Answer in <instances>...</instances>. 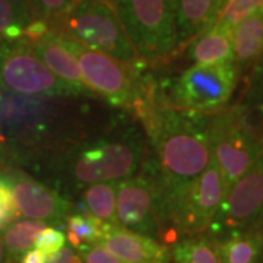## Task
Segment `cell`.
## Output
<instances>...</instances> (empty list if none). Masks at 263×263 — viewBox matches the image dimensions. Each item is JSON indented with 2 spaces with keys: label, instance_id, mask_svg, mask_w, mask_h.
Listing matches in <instances>:
<instances>
[{
  "label": "cell",
  "instance_id": "obj_29",
  "mask_svg": "<svg viewBox=\"0 0 263 263\" xmlns=\"http://www.w3.org/2000/svg\"><path fill=\"white\" fill-rule=\"evenodd\" d=\"M249 98L250 101H260L263 98V50L257 63L254 65L253 70L249 79Z\"/></svg>",
  "mask_w": 263,
  "mask_h": 263
},
{
  "label": "cell",
  "instance_id": "obj_25",
  "mask_svg": "<svg viewBox=\"0 0 263 263\" xmlns=\"http://www.w3.org/2000/svg\"><path fill=\"white\" fill-rule=\"evenodd\" d=\"M263 6V0H227L219 12L216 22L224 28L233 29Z\"/></svg>",
  "mask_w": 263,
  "mask_h": 263
},
{
  "label": "cell",
  "instance_id": "obj_31",
  "mask_svg": "<svg viewBox=\"0 0 263 263\" xmlns=\"http://www.w3.org/2000/svg\"><path fill=\"white\" fill-rule=\"evenodd\" d=\"M18 216V212H15V211H12V209L0 203V230H6L8 227L12 226Z\"/></svg>",
  "mask_w": 263,
  "mask_h": 263
},
{
  "label": "cell",
  "instance_id": "obj_17",
  "mask_svg": "<svg viewBox=\"0 0 263 263\" xmlns=\"http://www.w3.org/2000/svg\"><path fill=\"white\" fill-rule=\"evenodd\" d=\"M183 51L187 60L202 65L234 62L233 31L215 22L211 28L197 35Z\"/></svg>",
  "mask_w": 263,
  "mask_h": 263
},
{
  "label": "cell",
  "instance_id": "obj_20",
  "mask_svg": "<svg viewBox=\"0 0 263 263\" xmlns=\"http://www.w3.org/2000/svg\"><path fill=\"white\" fill-rule=\"evenodd\" d=\"M170 253L176 263H221L219 240L208 234L179 238Z\"/></svg>",
  "mask_w": 263,
  "mask_h": 263
},
{
  "label": "cell",
  "instance_id": "obj_8",
  "mask_svg": "<svg viewBox=\"0 0 263 263\" xmlns=\"http://www.w3.org/2000/svg\"><path fill=\"white\" fill-rule=\"evenodd\" d=\"M0 89L43 98L95 97L88 88L57 78L25 40H0Z\"/></svg>",
  "mask_w": 263,
  "mask_h": 263
},
{
  "label": "cell",
  "instance_id": "obj_10",
  "mask_svg": "<svg viewBox=\"0 0 263 263\" xmlns=\"http://www.w3.org/2000/svg\"><path fill=\"white\" fill-rule=\"evenodd\" d=\"M226 195V184L215 157L212 155L203 173L193 180L173 203L168 215V241L179 237L203 234L214 221Z\"/></svg>",
  "mask_w": 263,
  "mask_h": 263
},
{
  "label": "cell",
  "instance_id": "obj_3",
  "mask_svg": "<svg viewBox=\"0 0 263 263\" xmlns=\"http://www.w3.org/2000/svg\"><path fill=\"white\" fill-rule=\"evenodd\" d=\"M146 142L139 132L129 129L111 136L73 142L54 160L79 187L110 183L139 174L146 160Z\"/></svg>",
  "mask_w": 263,
  "mask_h": 263
},
{
  "label": "cell",
  "instance_id": "obj_19",
  "mask_svg": "<svg viewBox=\"0 0 263 263\" xmlns=\"http://www.w3.org/2000/svg\"><path fill=\"white\" fill-rule=\"evenodd\" d=\"M221 263H260L263 254V222L219 240Z\"/></svg>",
  "mask_w": 263,
  "mask_h": 263
},
{
  "label": "cell",
  "instance_id": "obj_13",
  "mask_svg": "<svg viewBox=\"0 0 263 263\" xmlns=\"http://www.w3.org/2000/svg\"><path fill=\"white\" fill-rule=\"evenodd\" d=\"M0 174L12 189L19 215L44 224L65 226L66 218L73 209L70 200L15 167L0 170Z\"/></svg>",
  "mask_w": 263,
  "mask_h": 263
},
{
  "label": "cell",
  "instance_id": "obj_18",
  "mask_svg": "<svg viewBox=\"0 0 263 263\" xmlns=\"http://www.w3.org/2000/svg\"><path fill=\"white\" fill-rule=\"evenodd\" d=\"M233 48L240 75L253 70L263 50V6L233 29Z\"/></svg>",
  "mask_w": 263,
  "mask_h": 263
},
{
  "label": "cell",
  "instance_id": "obj_12",
  "mask_svg": "<svg viewBox=\"0 0 263 263\" xmlns=\"http://www.w3.org/2000/svg\"><path fill=\"white\" fill-rule=\"evenodd\" d=\"M263 222V155L224 195L208 235L221 240Z\"/></svg>",
  "mask_w": 263,
  "mask_h": 263
},
{
  "label": "cell",
  "instance_id": "obj_1",
  "mask_svg": "<svg viewBox=\"0 0 263 263\" xmlns=\"http://www.w3.org/2000/svg\"><path fill=\"white\" fill-rule=\"evenodd\" d=\"M135 117L142 123L154 152V160H145L142 170L148 171L160 187L165 215L164 245H167L170 209L184 189L203 173L212 157L209 116L170 105L158 86Z\"/></svg>",
  "mask_w": 263,
  "mask_h": 263
},
{
  "label": "cell",
  "instance_id": "obj_33",
  "mask_svg": "<svg viewBox=\"0 0 263 263\" xmlns=\"http://www.w3.org/2000/svg\"><path fill=\"white\" fill-rule=\"evenodd\" d=\"M0 263H8L6 247H5V241H3V237H2V234H0Z\"/></svg>",
  "mask_w": 263,
  "mask_h": 263
},
{
  "label": "cell",
  "instance_id": "obj_23",
  "mask_svg": "<svg viewBox=\"0 0 263 263\" xmlns=\"http://www.w3.org/2000/svg\"><path fill=\"white\" fill-rule=\"evenodd\" d=\"M32 21L28 0H0V40H21Z\"/></svg>",
  "mask_w": 263,
  "mask_h": 263
},
{
  "label": "cell",
  "instance_id": "obj_5",
  "mask_svg": "<svg viewBox=\"0 0 263 263\" xmlns=\"http://www.w3.org/2000/svg\"><path fill=\"white\" fill-rule=\"evenodd\" d=\"M257 104H235L209 116L211 149L221 170L226 192L263 155V110Z\"/></svg>",
  "mask_w": 263,
  "mask_h": 263
},
{
  "label": "cell",
  "instance_id": "obj_22",
  "mask_svg": "<svg viewBox=\"0 0 263 263\" xmlns=\"http://www.w3.org/2000/svg\"><path fill=\"white\" fill-rule=\"evenodd\" d=\"M105 222L91 215L89 212L69 214L65 221L66 240L75 249H84L100 243L104 234Z\"/></svg>",
  "mask_w": 263,
  "mask_h": 263
},
{
  "label": "cell",
  "instance_id": "obj_14",
  "mask_svg": "<svg viewBox=\"0 0 263 263\" xmlns=\"http://www.w3.org/2000/svg\"><path fill=\"white\" fill-rule=\"evenodd\" d=\"M98 245L116 257L130 263H170L171 260V253L164 243L122 226L105 224Z\"/></svg>",
  "mask_w": 263,
  "mask_h": 263
},
{
  "label": "cell",
  "instance_id": "obj_24",
  "mask_svg": "<svg viewBox=\"0 0 263 263\" xmlns=\"http://www.w3.org/2000/svg\"><path fill=\"white\" fill-rule=\"evenodd\" d=\"M82 197L91 215L105 224L119 226L116 214V181L91 184L85 189Z\"/></svg>",
  "mask_w": 263,
  "mask_h": 263
},
{
  "label": "cell",
  "instance_id": "obj_28",
  "mask_svg": "<svg viewBox=\"0 0 263 263\" xmlns=\"http://www.w3.org/2000/svg\"><path fill=\"white\" fill-rule=\"evenodd\" d=\"M79 256L84 263H130L116 257L100 245L79 249Z\"/></svg>",
  "mask_w": 263,
  "mask_h": 263
},
{
  "label": "cell",
  "instance_id": "obj_6",
  "mask_svg": "<svg viewBox=\"0 0 263 263\" xmlns=\"http://www.w3.org/2000/svg\"><path fill=\"white\" fill-rule=\"evenodd\" d=\"M48 24L85 47L126 65L148 67L132 46L113 3L107 0H78L63 16Z\"/></svg>",
  "mask_w": 263,
  "mask_h": 263
},
{
  "label": "cell",
  "instance_id": "obj_34",
  "mask_svg": "<svg viewBox=\"0 0 263 263\" xmlns=\"http://www.w3.org/2000/svg\"><path fill=\"white\" fill-rule=\"evenodd\" d=\"M107 2H110V3H113V2H116V0H107Z\"/></svg>",
  "mask_w": 263,
  "mask_h": 263
},
{
  "label": "cell",
  "instance_id": "obj_27",
  "mask_svg": "<svg viewBox=\"0 0 263 263\" xmlns=\"http://www.w3.org/2000/svg\"><path fill=\"white\" fill-rule=\"evenodd\" d=\"M66 245V235L54 227H46L35 238V249L41 250L46 256H53L60 252Z\"/></svg>",
  "mask_w": 263,
  "mask_h": 263
},
{
  "label": "cell",
  "instance_id": "obj_21",
  "mask_svg": "<svg viewBox=\"0 0 263 263\" xmlns=\"http://www.w3.org/2000/svg\"><path fill=\"white\" fill-rule=\"evenodd\" d=\"M47 227V224L34 219H24L13 222L5 230V247L8 254V263H19L22 256L31 250L37 235Z\"/></svg>",
  "mask_w": 263,
  "mask_h": 263
},
{
  "label": "cell",
  "instance_id": "obj_9",
  "mask_svg": "<svg viewBox=\"0 0 263 263\" xmlns=\"http://www.w3.org/2000/svg\"><path fill=\"white\" fill-rule=\"evenodd\" d=\"M240 78L235 62L195 63L181 72L165 91L164 100L183 111L212 116L227 108Z\"/></svg>",
  "mask_w": 263,
  "mask_h": 263
},
{
  "label": "cell",
  "instance_id": "obj_7",
  "mask_svg": "<svg viewBox=\"0 0 263 263\" xmlns=\"http://www.w3.org/2000/svg\"><path fill=\"white\" fill-rule=\"evenodd\" d=\"M113 6L145 65H162L177 56L173 0H116Z\"/></svg>",
  "mask_w": 263,
  "mask_h": 263
},
{
  "label": "cell",
  "instance_id": "obj_30",
  "mask_svg": "<svg viewBox=\"0 0 263 263\" xmlns=\"http://www.w3.org/2000/svg\"><path fill=\"white\" fill-rule=\"evenodd\" d=\"M47 263H82V259L72 247L65 246L60 252H57L53 256H48Z\"/></svg>",
  "mask_w": 263,
  "mask_h": 263
},
{
  "label": "cell",
  "instance_id": "obj_15",
  "mask_svg": "<svg viewBox=\"0 0 263 263\" xmlns=\"http://www.w3.org/2000/svg\"><path fill=\"white\" fill-rule=\"evenodd\" d=\"M227 0H173L177 54L208 28L219 16Z\"/></svg>",
  "mask_w": 263,
  "mask_h": 263
},
{
  "label": "cell",
  "instance_id": "obj_4",
  "mask_svg": "<svg viewBox=\"0 0 263 263\" xmlns=\"http://www.w3.org/2000/svg\"><path fill=\"white\" fill-rule=\"evenodd\" d=\"M57 32L63 46L76 57L85 86L114 107L135 114L157 91V81L143 73L146 67L122 63L113 57L85 47L65 32Z\"/></svg>",
  "mask_w": 263,
  "mask_h": 263
},
{
  "label": "cell",
  "instance_id": "obj_11",
  "mask_svg": "<svg viewBox=\"0 0 263 263\" xmlns=\"http://www.w3.org/2000/svg\"><path fill=\"white\" fill-rule=\"evenodd\" d=\"M116 214L123 228L151 238L165 235V216L160 187L148 171L116 181Z\"/></svg>",
  "mask_w": 263,
  "mask_h": 263
},
{
  "label": "cell",
  "instance_id": "obj_2",
  "mask_svg": "<svg viewBox=\"0 0 263 263\" xmlns=\"http://www.w3.org/2000/svg\"><path fill=\"white\" fill-rule=\"evenodd\" d=\"M73 142L51 98L0 89V145L12 164H28L47 154L57 157Z\"/></svg>",
  "mask_w": 263,
  "mask_h": 263
},
{
  "label": "cell",
  "instance_id": "obj_26",
  "mask_svg": "<svg viewBox=\"0 0 263 263\" xmlns=\"http://www.w3.org/2000/svg\"><path fill=\"white\" fill-rule=\"evenodd\" d=\"M78 0H28L34 19L51 22L72 9Z\"/></svg>",
  "mask_w": 263,
  "mask_h": 263
},
{
  "label": "cell",
  "instance_id": "obj_32",
  "mask_svg": "<svg viewBox=\"0 0 263 263\" xmlns=\"http://www.w3.org/2000/svg\"><path fill=\"white\" fill-rule=\"evenodd\" d=\"M48 256L43 253L38 249H31L27 253L22 256L21 262L19 263H47Z\"/></svg>",
  "mask_w": 263,
  "mask_h": 263
},
{
  "label": "cell",
  "instance_id": "obj_16",
  "mask_svg": "<svg viewBox=\"0 0 263 263\" xmlns=\"http://www.w3.org/2000/svg\"><path fill=\"white\" fill-rule=\"evenodd\" d=\"M28 44L57 78L75 86H85L76 57L63 46L56 29L51 28L44 37Z\"/></svg>",
  "mask_w": 263,
  "mask_h": 263
}]
</instances>
